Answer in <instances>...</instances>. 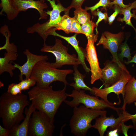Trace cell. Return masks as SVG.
<instances>
[{
  "mask_svg": "<svg viewBox=\"0 0 136 136\" xmlns=\"http://www.w3.org/2000/svg\"><path fill=\"white\" fill-rule=\"evenodd\" d=\"M66 87L64 86L62 90H54L51 86L42 88L36 85L28 92L29 99L36 109L45 113L54 121L58 110L67 97Z\"/></svg>",
  "mask_w": 136,
  "mask_h": 136,
  "instance_id": "cell-1",
  "label": "cell"
},
{
  "mask_svg": "<svg viewBox=\"0 0 136 136\" xmlns=\"http://www.w3.org/2000/svg\"><path fill=\"white\" fill-rule=\"evenodd\" d=\"M28 97L22 93L14 95L6 92L0 97V117L3 126L9 129L20 124L25 117L23 111L29 105Z\"/></svg>",
  "mask_w": 136,
  "mask_h": 136,
  "instance_id": "cell-2",
  "label": "cell"
},
{
  "mask_svg": "<svg viewBox=\"0 0 136 136\" xmlns=\"http://www.w3.org/2000/svg\"><path fill=\"white\" fill-rule=\"evenodd\" d=\"M73 72L70 69L61 70L55 68L47 60H43L35 65L30 78L35 80L37 86L42 88L48 87L51 83L56 81L62 82L64 86H66L68 84L66 77Z\"/></svg>",
  "mask_w": 136,
  "mask_h": 136,
  "instance_id": "cell-3",
  "label": "cell"
},
{
  "mask_svg": "<svg viewBox=\"0 0 136 136\" xmlns=\"http://www.w3.org/2000/svg\"><path fill=\"white\" fill-rule=\"evenodd\" d=\"M107 113L106 111L88 108L83 105L74 108L69 123L71 133L77 136H85L88 130L92 127V120L106 115Z\"/></svg>",
  "mask_w": 136,
  "mask_h": 136,
  "instance_id": "cell-4",
  "label": "cell"
},
{
  "mask_svg": "<svg viewBox=\"0 0 136 136\" xmlns=\"http://www.w3.org/2000/svg\"><path fill=\"white\" fill-rule=\"evenodd\" d=\"M46 0L49 2L52 8V10H47L46 12L50 16L49 19L42 24L38 23H35L32 26L28 27L26 30L28 33H37L43 39L44 43H45L48 37L46 35V33L56 30L62 17L60 15V13L70 10L67 8H64L60 3L56 4L55 0Z\"/></svg>",
  "mask_w": 136,
  "mask_h": 136,
  "instance_id": "cell-5",
  "label": "cell"
},
{
  "mask_svg": "<svg viewBox=\"0 0 136 136\" xmlns=\"http://www.w3.org/2000/svg\"><path fill=\"white\" fill-rule=\"evenodd\" d=\"M67 96L73 98L71 101L65 100L64 102L72 108L78 106L81 104L88 108L93 109L103 110L108 108L116 111L119 114V111L122 108H117L106 102L103 99H100L96 96H91L86 94L85 90L81 89L78 90L74 89L70 94L67 93Z\"/></svg>",
  "mask_w": 136,
  "mask_h": 136,
  "instance_id": "cell-6",
  "label": "cell"
},
{
  "mask_svg": "<svg viewBox=\"0 0 136 136\" xmlns=\"http://www.w3.org/2000/svg\"><path fill=\"white\" fill-rule=\"evenodd\" d=\"M41 51L49 52L55 56V61L51 63V65L56 68H60L65 65L78 66L81 64L76 55L70 54L68 52L67 48L63 45L61 40L56 39L54 45H47L44 43Z\"/></svg>",
  "mask_w": 136,
  "mask_h": 136,
  "instance_id": "cell-7",
  "label": "cell"
},
{
  "mask_svg": "<svg viewBox=\"0 0 136 136\" xmlns=\"http://www.w3.org/2000/svg\"><path fill=\"white\" fill-rule=\"evenodd\" d=\"M54 122L45 113L35 111L30 119L28 136H52L55 128Z\"/></svg>",
  "mask_w": 136,
  "mask_h": 136,
  "instance_id": "cell-8",
  "label": "cell"
},
{
  "mask_svg": "<svg viewBox=\"0 0 136 136\" xmlns=\"http://www.w3.org/2000/svg\"><path fill=\"white\" fill-rule=\"evenodd\" d=\"M124 38V35L123 32L114 34L105 31L102 33L96 45H102L104 48L108 49L111 53L113 57L112 60L117 64L122 70H127L118 57V51Z\"/></svg>",
  "mask_w": 136,
  "mask_h": 136,
  "instance_id": "cell-9",
  "label": "cell"
},
{
  "mask_svg": "<svg viewBox=\"0 0 136 136\" xmlns=\"http://www.w3.org/2000/svg\"><path fill=\"white\" fill-rule=\"evenodd\" d=\"M106 115L100 116L96 119L95 124L92 127L97 129L100 136H103L107 128L110 127V129L121 130L124 123L131 119L130 114L125 110L119 114V117L117 118L111 115L110 117H106Z\"/></svg>",
  "mask_w": 136,
  "mask_h": 136,
  "instance_id": "cell-10",
  "label": "cell"
},
{
  "mask_svg": "<svg viewBox=\"0 0 136 136\" xmlns=\"http://www.w3.org/2000/svg\"><path fill=\"white\" fill-rule=\"evenodd\" d=\"M132 77L128 70H123L120 79L116 83L109 87L103 89L93 87L92 88L93 90L92 94L95 96L100 97L108 103L113 104L108 100V95L112 92L115 93L117 95L120 101V94H121L123 97L125 85Z\"/></svg>",
  "mask_w": 136,
  "mask_h": 136,
  "instance_id": "cell-11",
  "label": "cell"
},
{
  "mask_svg": "<svg viewBox=\"0 0 136 136\" xmlns=\"http://www.w3.org/2000/svg\"><path fill=\"white\" fill-rule=\"evenodd\" d=\"M94 43L91 41L88 40L85 49L86 52L85 57L89 64L91 72V84L98 80H101L102 77L101 69L99 67Z\"/></svg>",
  "mask_w": 136,
  "mask_h": 136,
  "instance_id": "cell-12",
  "label": "cell"
},
{
  "mask_svg": "<svg viewBox=\"0 0 136 136\" xmlns=\"http://www.w3.org/2000/svg\"><path fill=\"white\" fill-rule=\"evenodd\" d=\"M104 65V67L101 69V80L105 88L111 86L119 80L122 70L117 64L112 60H107Z\"/></svg>",
  "mask_w": 136,
  "mask_h": 136,
  "instance_id": "cell-13",
  "label": "cell"
},
{
  "mask_svg": "<svg viewBox=\"0 0 136 136\" xmlns=\"http://www.w3.org/2000/svg\"><path fill=\"white\" fill-rule=\"evenodd\" d=\"M23 53L26 56V61L21 66L14 63L15 66L20 71V74L19 76L20 81L23 79V75L25 76V79L30 77L33 67L38 62L43 60H47L48 59V56L38 55L33 54L28 49H26Z\"/></svg>",
  "mask_w": 136,
  "mask_h": 136,
  "instance_id": "cell-14",
  "label": "cell"
},
{
  "mask_svg": "<svg viewBox=\"0 0 136 136\" xmlns=\"http://www.w3.org/2000/svg\"><path fill=\"white\" fill-rule=\"evenodd\" d=\"M78 34L76 33L71 37H65L59 34L55 31H51L47 34V36L52 35L59 37L66 41L74 49L78 55V58L81 63L83 67L86 72L89 73L91 72L90 69L86 65L85 61V56L86 52L85 49L79 46V42L77 39L76 36Z\"/></svg>",
  "mask_w": 136,
  "mask_h": 136,
  "instance_id": "cell-15",
  "label": "cell"
},
{
  "mask_svg": "<svg viewBox=\"0 0 136 136\" xmlns=\"http://www.w3.org/2000/svg\"><path fill=\"white\" fill-rule=\"evenodd\" d=\"M14 4L19 11H25L30 8L36 9L39 12L40 17L39 20L46 19L48 15L44 10L48 7L47 4L38 0H14Z\"/></svg>",
  "mask_w": 136,
  "mask_h": 136,
  "instance_id": "cell-16",
  "label": "cell"
},
{
  "mask_svg": "<svg viewBox=\"0 0 136 136\" xmlns=\"http://www.w3.org/2000/svg\"><path fill=\"white\" fill-rule=\"evenodd\" d=\"M25 109V117L23 121L20 124L10 129L9 136H28L30 119L32 113L36 109L32 103L28 108H26Z\"/></svg>",
  "mask_w": 136,
  "mask_h": 136,
  "instance_id": "cell-17",
  "label": "cell"
},
{
  "mask_svg": "<svg viewBox=\"0 0 136 136\" xmlns=\"http://www.w3.org/2000/svg\"><path fill=\"white\" fill-rule=\"evenodd\" d=\"M123 103L122 108L125 110L126 104L130 105L136 102V79L132 77L125 85L123 97Z\"/></svg>",
  "mask_w": 136,
  "mask_h": 136,
  "instance_id": "cell-18",
  "label": "cell"
},
{
  "mask_svg": "<svg viewBox=\"0 0 136 136\" xmlns=\"http://www.w3.org/2000/svg\"><path fill=\"white\" fill-rule=\"evenodd\" d=\"M18 55L17 53L5 52L3 57H0V75L4 72H8L11 77L14 75L13 70L16 68L11 62L17 59Z\"/></svg>",
  "mask_w": 136,
  "mask_h": 136,
  "instance_id": "cell-19",
  "label": "cell"
},
{
  "mask_svg": "<svg viewBox=\"0 0 136 136\" xmlns=\"http://www.w3.org/2000/svg\"><path fill=\"white\" fill-rule=\"evenodd\" d=\"M121 8L122 12L120 14H123V17L122 18H118L117 20L121 22L124 21L126 24L131 26L135 31L136 38V29L133 26L131 21L132 17L136 20V0L132 3H129L127 7Z\"/></svg>",
  "mask_w": 136,
  "mask_h": 136,
  "instance_id": "cell-20",
  "label": "cell"
},
{
  "mask_svg": "<svg viewBox=\"0 0 136 136\" xmlns=\"http://www.w3.org/2000/svg\"><path fill=\"white\" fill-rule=\"evenodd\" d=\"M0 6L2 9L0 15L5 13L8 20H12L15 18L20 12L16 7L14 0H1Z\"/></svg>",
  "mask_w": 136,
  "mask_h": 136,
  "instance_id": "cell-21",
  "label": "cell"
},
{
  "mask_svg": "<svg viewBox=\"0 0 136 136\" xmlns=\"http://www.w3.org/2000/svg\"><path fill=\"white\" fill-rule=\"evenodd\" d=\"M77 67L78 66H73L74 72L73 79L75 82L70 84L69 85L73 87L75 90H79L83 89L88 90L90 91L92 93L93 91L92 88L87 86L84 81V79L86 77L85 75L81 74L79 71Z\"/></svg>",
  "mask_w": 136,
  "mask_h": 136,
  "instance_id": "cell-22",
  "label": "cell"
},
{
  "mask_svg": "<svg viewBox=\"0 0 136 136\" xmlns=\"http://www.w3.org/2000/svg\"><path fill=\"white\" fill-rule=\"evenodd\" d=\"M0 32L5 36L6 41L5 45L0 47V50H5L7 52L17 53L18 50L16 46L13 43H10V38L11 34L8 26L5 24L2 26L0 29Z\"/></svg>",
  "mask_w": 136,
  "mask_h": 136,
  "instance_id": "cell-23",
  "label": "cell"
},
{
  "mask_svg": "<svg viewBox=\"0 0 136 136\" xmlns=\"http://www.w3.org/2000/svg\"><path fill=\"white\" fill-rule=\"evenodd\" d=\"M96 26V23L91 20L89 22L81 25L82 29L88 40H90L94 43L97 39L98 35L94 33V28Z\"/></svg>",
  "mask_w": 136,
  "mask_h": 136,
  "instance_id": "cell-24",
  "label": "cell"
},
{
  "mask_svg": "<svg viewBox=\"0 0 136 136\" xmlns=\"http://www.w3.org/2000/svg\"><path fill=\"white\" fill-rule=\"evenodd\" d=\"M75 9L74 11V17L81 25L84 24L91 20V15L87 11L81 7Z\"/></svg>",
  "mask_w": 136,
  "mask_h": 136,
  "instance_id": "cell-25",
  "label": "cell"
},
{
  "mask_svg": "<svg viewBox=\"0 0 136 136\" xmlns=\"http://www.w3.org/2000/svg\"><path fill=\"white\" fill-rule=\"evenodd\" d=\"M69 11L65 12V13L62 18L56 30H62L68 34L70 33L72 17L69 15Z\"/></svg>",
  "mask_w": 136,
  "mask_h": 136,
  "instance_id": "cell-26",
  "label": "cell"
},
{
  "mask_svg": "<svg viewBox=\"0 0 136 136\" xmlns=\"http://www.w3.org/2000/svg\"><path fill=\"white\" fill-rule=\"evenodd\" d=\"M128 39V38H126L125 42L122 43L119 47L121 53L118 54V57L120 60L122 62L124 58H127L128 61L130 60L132 58L130 53V49L127 44Z\"/></svg>",
  "mask_w": 136,
  "mask_h": 136,
  "instance_id": "cell-27",
  "label": "cell"
},
{
  "mask_svg": "<svg viewBox=\"0 0 136 136\" xmlns=\"http://www.w3.org/2000/svg\"><path fill=\"white\" fill-rule=\"evenodd\" d=\"M110 3L109 0H100L99 2L94 6L91 7H85V9L86 11L90 10L91 13L94 10L100 7L103 8L102 9H104L107 11V8L109 7V4Z\"/></svg>",
  "mask_w": 136,
  "mask_h": 136,
  "instance_id": "cell-28",
  "label": "cell"
},
{
  "mask_svg": "<svg viewBox=\"0 0 136 136\" xmlns=\"http://www.w3.org/2000/svg\"><path fill=\"white\" fill-rule=\"evenodd\" d=\"M92 14L94 16H97L98 19L97 22L95 23L96 27L95 30L96 31V35H98V32L97 30V27L99 23L103 20H104L105 21L107 22L108 21V17L107 12L103 13L100 11L98 9H97L96 10H94L92 13Z\"/></svg>",
  "mask_w": 136,
  "mask_h": 136,
  "instance_id": "cell-29",
  "label": "cell"
},
{
  "mask_svg": "<svg viewBox=\"0 0 136 136\" xmlns=\"http://www.w3.org/2000/svg\"><path fill=\"white\" fill-rule=\"evenodd\" d=\"M18 83L21 90L22 91L28 89L31 87L34 86L36 83V82L34 79L30 77L22 80Z\"/></svg>",
  "mask_w": 136,
  "mask_h": 136,
  "instance_id": "cell-30",
  "label": "cell"
},
{
  "mask_svg": "<svg viewBox=\"0 0 136 136\" xmlns=\"http://www.w3.org/2000/svg\"><path fill=\"white\" fill-rule=\"evenodd\" d=\"M74 32L77 34H84L82 30L81 24L74 17H72V22L70 30V33Z\"/></svg>",
  "mask_w": 136,
  "mask_h": 136,
  "instance_id": "cell-31",
  "label": "cell"
},
{
  "mask_svg": "<svg viewBox=\"0 0 136 136\" xmlns=\"http://www.w3.org/2000/svg\"><path fill=\"white\" fill-rule=\"evenodd\" d=\"M22 91L19 83H12L9 85L7 92L12 95H15L21 93Z\"/></svg>",
  "mask_w": 136,
  "mask_h": 136,
  "instance_id": "cell-32",
  "label": "cell"
},
{
  "mask_svg": "<svg viewBox=\"0 0 136 136\" xmlns=\"http://www.w3.org/2000/svg\"><path fill=\"white\" fill-rule=\"evenodd\" d=\"M114 12L108 18L109 24L110 25H111L114 21L116 16L119 14H120L122 12L121 8L118 5H114Z\"/></svg>",
  "mask_w": 136,
  "mask_h": 136,
  "instance_id": "cell-33",
  "label": "cell"
},
{
  "mask_svg": "<svg viewBox=\"0 0 136 136\" xmlns=\"http://www.w3.org/2000/svg\"><path fill=\"white\" fill-rule=\"evenodd\" d=\"M85 0H72L70 5L67 8L70 10L72 8H76L81 7L82 6Z\"/></svg>",
  "mask_w": 136,
  "mask_h": 136,
  "instance_id": "cell-34",
  "label": "cell"
},
{
  "mask_svg": "<svg viewBox=\"0 0 136 136\" xmlns=\"http://www.w3.org/2000/svg\"><path fill=\"white\" fill-rule=\"evenodd\" d=\"M115 4L118 5L120 8H125L129 6V4L124 5L123 3V0H114L113 1L110 2L109 5V7H111L113 5Z\"/></svg>",
  "mask_w": 136,
  "mask_h": 136,
  "instance_id": "cell-35",
  "label": "cell"
},
{
  "mask_svg": "<svg viewBox=\"0 0 136 136\" xmlns=\"http://www.w3.org/2000/svg\"><path fill=\"white\" fill-rule=\"evenodd\" d=\"M10 129L0 125V136H9Z\"/></svg>",
  "mask_w": 136,
  "mask_h": 136,
  "instance_id": "cell-36",
  "label": "cell"
},
{
  "mask_svg": "<svg viewBox=\"0 0 136 136\" xmlns=\"http://www.w3.org/2000/svg\"><path fill=\"white\" fill-rule=\"evenodd\" d=\"M125 63L126 64H128L131 63H136V50L135 53L133 57H132L131 59L129 61H125Z\"/></svg>",
  "mask_w": 136,
  "mask_h": 136,
  "instance_id": "cell-37",
  "label": "cell"
},
{
  "mask_svg": "<svg viewBox=\"0 0 136 136\" xmlns=\"http://www.w3.org/2000/svg\"><path fill=\"white\" fill-rule=\"evenodd\" d=\"M131 119L132 120L134 125L135 129L136 128V113L134 115H130Z\"/></svg>",
  "mask_w": 136,
  "mask_h": 136,
  "instance_id": "cell-38",
  "label": "cell"
},
{
  "mask_svg": "<svg viewBox=\"0 0 136 136\" xmlns=\"http://www.w3.org/2000/svg\"><path fill=\"white\" fill-rule=\"evenodd\" d=\"M40 1H41V2L44 3L45 2V0H38Z\"/></svg>",
  "mask_w": 136,
  "mask_h": 136,
  "instance_id": "cell-39",
  "label": "cell"
},
{
  "mask_svg": "<svg viewBox=\"0 0 136 136\" xmlns=\"http://www.w3.org/2000/svg\"><path fill=\"white\" fill-rule=\"evenodd\" d=\"M57 0V1H58V0Z\"/></svg>",
  "mask_w": 136,
  "mask_h": 136,
  "instance_id": "cell-40",
  "label": "cell"
},
{
  "mask_svg": "<svg viewBox=\"0 0 136 136\" xmlns=\"http://www.w3.org/2000/svg\"></svg>",
  "mask_w": 136,
  "mask_h": 136,
  "instance_id": "cell-41",
  "label": "cell"
}]
</instances>
